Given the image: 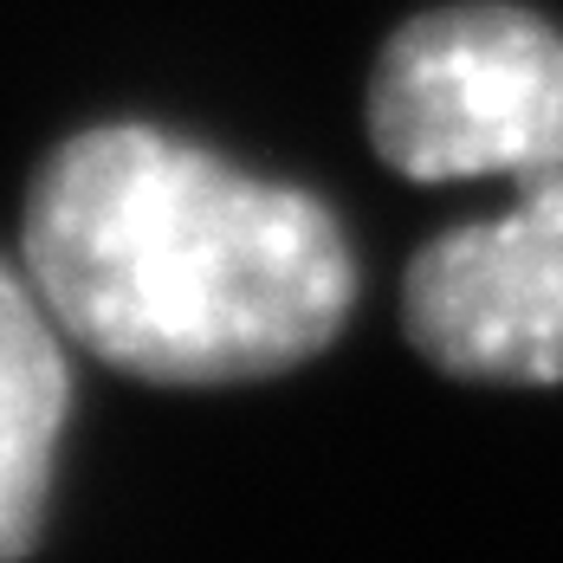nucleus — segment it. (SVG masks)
<instances>
[{
  "instance_id": "2",
  "label": "nucleus",
  "mask_w": 563,
  "mask_h": 563,
  "mask_svg": "<svg viewBox=\"0 0 563 563\" xmlns=\"http://www.w3.org/2000/svg\"><path fill=\"white\" fill-rule=\"evenodd\" d=\"M369 143L408 181L563 169V33L511 0L401 20L369 71Z\"/></svg>"
},
{
  "instance_id": "4",
  "label": "nucleus",
  "mask_w": 563,
  "mask_h": 563,
  "mask_svg": "<svg viewBox=\"0 0 563 563\" xmlns=\"http://www.w3.org/2000/svg\"><path fill=\"white\" fill-rule=\"evenodd\" d=\"M65 343L33 279L0 260V563H20L46 531L58 441L71 421Z\"/></svg>"
},
{
  "instance_id": "3",
  "label": "nucleus",
  "mask_w": 563,
  "mask_h": 563,
  "mask_svg": "<svg viewBox=\"0 0 563 563\" xmlns=\"http://www.w3.org/2000/svg\"><path fill=\"white\" fill-rule=\"evenodd\" d=\"M401 331L466 383H563V169L428 240L401 279Z\"/></svg>"
},
{
  "instance_id": "1",
  "label": "nucleus",
  "mask_w": 563,
  "mask_h": 563,
  "mask_svg": "<svg viewBox=\"0 0 563 563\" xmlns=\"http://www.w3.org/2000/svg\"><path fill=\"white\" fill-rule=\"evenodd\" d=\"M20 273L58 331L136 383H266L356 305L338 214L156 123H91L33 169Z\"/></svg>"
}]
</instances>
